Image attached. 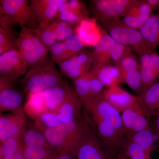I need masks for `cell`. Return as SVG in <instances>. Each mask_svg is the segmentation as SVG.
Segmentation results:
<instances>
[{
  "instance_id": "6da1fadb",
  "label": "cell",
  "mask_w": 159,
  "mask_h": 159,
  "mask_svg": "<svg viewBox=\"0 0 159 159\" xmlns=\"http://www.w3.org/2000/svg\"><path fill=\"white\" fill-rule=\"evenodd\" d=\"M62 74L47 57L43 62L29 69L20 83L26 95L43 93L65 82Z\"/></svg>"
},
{
  "instance_id": "7a4b0ae2",
  "label": "cell",
  "mask_w": 159,
  "mask_h": 159,
  "mask_svg": "<svg viewBox=\"0 0 159 159\" xmlns=\"http://www.w3.org/2000/svg\"><path fill=\"white\" fill-rule=\"evenodd\" d=\"M17 43L20 52L29 70L48 57L49 50L40 40L33 29L26 27L21 28Z\"/></svg>"
},
{
  "instance_id": "3957f363",
  "label": "cell",
  "mask_w": 159,
  "mask_h": 159,
  "mask_svg": "<svg viewBox=\"0 0 159 159\" xmlns=\"http://www.w3.org/2000/svg\"><path fill=\"white\" fill-rule=\"evenodd\" d=\"M76 149V159H114L104 143L86 121Z\"/></svg>"
},
{
  "instance_id": "277c9868",
  "label": "cell",
  "mask_w": 159,
  "mask_h": 159,
  "mask_svg": "<svg viewBox=\"0 0 159 159\" xmlns=\"http://www.w3.org/2000/svg\"><path fill=\"white\" fill-rule=\"evenodd\" d=\"M82 105L85 114L97 116L107 120L119 133L126 137L123 129L121 113L104 99L102 94L83 102Z\"/></svg>"
},
{
  "instance_id": "5b68a950",
  "label": "cell",
  "mask_w": 159,
  "mask_h": 159,
  "mask_svg": "<svg viewBox=\"0 0 159 159\" xmlns=\"http://www.w3.org/2000/svg\"><path fill=\"white\" fill-rule=\"evenodd\" d=\"M0 13L6 14L21 28L34 29L37 23L27 0H1Z\"/></svg>"
},
{
  "instance_id": "8992f818",
  "label": "cell",
  "mask_w": 159,
  "mask_h": 159,
  "mask_svg": "<svg viewBox=\"0 0 159 159\" xmlns=\"http://www.w3.org/2000/svg\"><path fill=\"white\" fill-rule=\"evenodd\" d=\"M17 79L0 77V112H17L24 110V96L22 91L15 86Z\"/></svg>"
},
{
  "instance_id": "52a82bcc",
  "label": "cell",
  "mask_w": 159,
  "mask_h": 159,
  "mask_svg": "<svg viewBox=\"0 0 159 159\" xmlns=\"http://www.w3.org/2000/svg\"><path fill=\"white\" fill-rule=\"evenodd\" d=\"M95 65L93 51L84 50L58 66L63 76L74 80L88 73Z\"/></svg>"
},
{
  "instance_id": "ba28073f",
  "label": "cell",
  "mask_w": 159,
  "mask_h": 159,
  "mask_svg": "<svg viewBox=\"0 0 159 159\" xmlns=\"http://www.w3.org/2000/svg\"><path fill=\"white\" fill-rule=\"evenodd\" d=\"M101 24L109 35L118 43L133 46V48L143 44L139 30L126 26L120 20L109 21Z\"/></svg>"
},
{
  "instance_id": "9c48e42d",
  "label": "cell",
  "mask_w": 159,
  "mask_h": 159,
  "mask_svg": "<svg viewBox=\"0 0 159 159\" xmlns=\"http://www.w3.org/2000/svg\"><path fill=\"white\" fill-rule=\"evenodd\" d=\"M27 123L24 111L5 115L1 114V144L9 139L21 137Z\"/></svg>"
},
{
  "instance_id": "30bf717a",
  "label": "cell",
  "mask_w": 159,
  "mask_h": 159,
  "mask_svg": "<svg viewBox=\"0 0 159 159\" xmlns=\"http://www.w3.org/2000/svg\"><path fill=\"white\" fill-rule=\"evenodd\" d=\"M123 129L126 138L145 129L149 126V117L140 103L121 113Z\"/></svg>"
},
{
  "instance_id": "8fae6325",
  "label": "cell",
  "mask_w": 159,
  "mask_h": 159,
  "mask_svg": "<svg viewBox=\"0 0 159 159\" xmlns=\"http://www.w3.org/2000/svg\"><path fill=\"white\" fill-rule=\"evenodd\" d=\"M27 65L18 50L6 52L0 55V77L18 79L27 71Z\"/></svg>"
},
{
  "instance_id": "7c38bea8",
  "label": "cell",
  "mask_w": 159,
  "mask_h": 159,
  "mask_svg": "<svg viewBox=\"0 0 159 159\" xmlns=\"http://www.w3.org/2000/svg\"><path fill=\"white\" fill-rule=\"evenodd\" d=\"M67 0H31L30 1L33 14L38 25L45 26L55 20L61 6Z\"/></svg>"
},
{
  "instance_id": "4fadbf2b",
  "label": "cell",
  "mask_w": 159,
  "mask_h": 159,
  "mask_svg": "<svg viewBox=\"0 0 159 159\" xmlns=\"http://www.w3.org/2000/svg\"><path fill=\"white\" fill-rule=\"evenodd\" d=\"M102 96L120 113L141 103L138 96L129 93L119 85L112 86L105 89L102 92Z\"/></svg>"
},
{
  "instance_id": "5bb4252c",
  "label": "cell",
  "mask_w": 159,
  "mask_h": 159,
  "mask_svg": "<svg viewBox=\"0 0 159 159\" xmlns=\"http://www.w3.org/2000/svg\"><path fill=\"white\" fill-rule=\"evenodd\" d=\"M153 10L144 1L136 0L128 13L122 18L121 21L124 25L133 29L139 30L150 17Z\"/></svg>"
},
{
  "instance_id": "9a60e30c",
  "label": "cell",
  "mask_w": 159,
  "mask_h": 159,
  "mask_svg": "<svg viewBox=\"0 0 159 159\" xmlns=\"http://www.w3.org/2000/svg\"><path fill=\"white\" fill-rule=\"evenodd\" d=\"M74 92L66 81L44 92V100L47 111H57Z\"/></svg>"
},
{
  "instance_id": "2e32d148",
  "label": "cell",
  "mask_w": 159,
  "mask_h": 159,
  "mask_svg": "<svg viewBox=\"0 0 159 159\" xmlns=\"http://www.w3.org/2000/svg\"><path fill=\"white\" fill-rule=\"evenodd\" d=\"M83 107L81 100L75 91L56 112L61 123H70L84 119L82 113Z\"/></svg>"
},
{
  "instance_id": "e0dca14e",
  "label": "cell",
  "mask_w": 159,
  "mask_h": 159,
  "mask_svg": "<svg viewBox=\"0 0 159 159\" xmlns=\"http://www.w3.org/2000/svg\"><path fill=\"white\" fill-rule=\"evenodd\" d=\"M133 49L136 52L139 59L143 93L157 82L158 78L154 73L151 66L150 49L148 48L144 44L136 46Z\"/></svg>"
},
{
  "instance_id": "ac0fdd59",
  "label": "cell",
  "mask_w": 159,
  "mask_h": 159,
  "mask_svg": "<svg viewBox=\"0 0 159 159\" xmlns=\"http://www.w3.org/2000/svg\"><path fill=\"white\" fill-rule=\"evenodd\" d=\"M93 18L87 19L77 26L76 34L84 45L95 47L101 39L103 29L100 28Z\"/></svg>"
},
{
  "instance_id": "d6986e66",
  "label": "cell",
  "mask_w": 159,
  "mask_h": 159,
  "mask_svg": "<svg viewBox=\"0 0 159 159\" xmlns=\"http://www.w3.org/2000/svg\"><path fill=\"white\" fill-rule=\"evenodd\" d=\"M90 71L106 88L112 86L119 85L123 83L119 69L116 66L111 63L95 65Z\"/></svg>"
},
{
  "instance_id": "ffe728a7",
  "label": "cell",
  "mask_w": 159,
  "mask_h": 159,
  "mask_svg": "<svg viewBox=\"0 0 159 159\" xmlns=\"http://www.w3.org/2000/svg\"><path fill=\"white\" fill-rule=\"evenodd\" d=\"M136 0H110L106 9L97 18L101 23L120 20L128 13Z\"/></svg>"
},
{
  "instance_id": "44dd1931",
  "label": "cell",
  "mask_w": 159,
  "mask_h": 159,
  "mask_svg": "<svg viewBox=\"0 0 159 159\" xmlns=\"http://www.w3.org/2000/svg\"><path fill=\"white\" fill-rule=\"evenodd\" d=\"M143 43L150 50L159 46V16L152 14L139 29Z\"/></svg>"
},
{
  "instance_id": "7402d4cb",
  "label": "cell",
  "mask_w": 159,
  "mask_h": 159,
  "mask_svg": "<svg viewBox=\"0 0 159 159\" xmlns=\"http://www.w3.org/2000/svg\"><path fill=\"white\" fill-rule=\"evenodd\" d=\"M21 139L23 145L27 147L32 148H51L43 133L38 128L34 122L33 123L27 122L22 134Z\"/></svg>"
},
{
  "instance_id": "603a6c76",
  "label": "cell",
  "mask_w": 159,
  "mask_h": 159,
  "mask_svg": "<svg viewBox=\"0 0 159 159\" xmlns=\"http://www.w3.org/2000/svg\"><path fill=\"white\" fill-rule=\"evenodd\" d=\"M145 112L148 116L159 114V81L138 96Z\"/></svg>"
},
{
  "instance_id": "cb8c5ba5",
  "label": "cell",
  "mask_w": 159,
  "mask_h": 159,
  "mask_svg": "<svg viewBox=\"0 0 159 159\" xmlns=\"http://www.w3.org/2000/svg\"><path fill=\"white\" fill-rule=\"evenodd\" d=\"M116 43L103 29L101 39L93 51L95 65L111 63V51Z\"/></svg>"
},
{
  "instance_id": "d4e9b609",
  "label": "cell",
  "mask_w": 159,
  "mask_h": 159,
  "mask_svg": "<svg viewBox=\"0 0 159 159\" xmlns=\"http://www.w3.org/2000/svg\"><path fill=\"white\" fill-rule=\"evenodd\" d=\"M24 110L25 113L34 121H36L41 115L47 112L44 100L43 92L27 95Z\"/></svg>"
},
{
  "instance_id": "484cf974",
  "label": "cell",
  "mask_w": 159,
  "mask_h": 159,
  "mask_svg": "<svg viewBox=\"0 0 159 159\" xmlns=\"http://www.w3.org/2000/svg\"><path fill=\"white\" fill-rule=\"evenodd\" d=\"M156 138L155 134L149 126L128 138L145 151L147 159H152L150 157V153Z\"/></svg>"
},
{
  "instance_id": "4316f807",
  "label": "cell",
  "mask_w": 159,
  "mask_h": 159,
  "mask_svg": "<svg viewBox=\"0 0 159 159\" xmlns=\"http://www.w3.org/2000/svg\"><path fill=\"white\" fill-rule=\"evenodd\" d=\"M57 41H64L72 35L76 34L77 25L54 20L51 23Z\"/></svg>"
},
{
  "instance_id": "83f0119b",
  "label": "cell",
  "mask_w": 159,
  "mask_h": 159,
  "mask_svg": "<svg viewBox=\"0 0 159 159\" xmlns=\"http://www.w3.org/2000/svg\"><path fill=\"white\" fill-rule=\"evenodd\" d=\"M120 153L129 159H147L145 151L128 138L122 143Z\"/></svg>"
},
{
  "instance_id": "f1b7e54d",
  "label": "cell",
  "mask_w": 159,
  "mask_h": 159,
  "mask_svg": "<svg viewBox=\"0 0 159 159\" xmlns=\"http://www.w3.org/2000/svg\"><path fill=\"white\" fill-rule=\"evenodd\" d=\"M21 137L9 139L1 144L0 155L2 159H14L15 154L23 146Z\"/></svg>"
},
{
  "instance_id": "f546056e",
  "label": "cell",
  "mask_w": 159,
  "mask_h": 159,
  "mask_svg": "<svg viewBox=\"0 0 159 159\" xmlns=\"http://www.w3.org/2000/svg\"><path fill=\"white\" fill-rule=\"evenodd\" d=\"M74 91L82 103L92 99L89 84V72L73 80Z\"/></svg>"
},
{
  "instance_id": "4dcf8cb0",
  "label": "cell",
  "mask_w": 159,
  "mask_h": 159,
  "mask_svg": "<svg viewBox=\"0 0 159 159\" xmlns=\"http://www.w3.org/2000/svg\"><path fill=\"white\" fill-rule=\"evenodd\" d=\"M123 83L126 84L139 96L142 93V75L140 70L127 72L122 75Z\"/></svg>"
},
{
  "instance_id": "1f68e13d",
  "label": "cell",
  "mask_w": 159,
  "mask_h": 159,
  "mask_svg": "<svg viewBox=\"0 0 159 159\" xmlns=\"http://www.w3.org/2000/svg\"><path fill=\"white\" fill-rule=\"evenodd\" d=\"M33 31L49 50L57 42L51 24L45 26L38 25L36 29H33Z\"/></svg>"
},
{
  "instance_id": "d6a6232c",
  "label": "cell",
  "mask_w": 159,
  "mask_h": 159,
  "mask_svg": "<svg viewBox=\"0 0 159 159\" xmlns=\"http://www.w3.org/2000/svg\"><path fill=\"white\" fill-rule=\"evenodd\" d=\"M34 123L39 129L55 128L61 123L56 112L44 113Z\"/></svg>"
},
{
  "instance_id": "836d02e7",
  "label": "cell",
  "mask_w": 159,
  "mask_h": 159,
  "mask_svg": "<svg viewBox=\"0 0 159 159\" xmlns=\"http://www.w3.org/2000/svg\"><path fill=\"white\" fill-rule=\"evenodd\" d=\"M12 50H18L17 38L0 29V54Z\"/></svg>"
},
{
  "instance_id": "e575fe53",
  "label": "cell",
  "mask_w": 159,
  "mask_h": 159,
  "mask_svg": "<svg viewBox=\"0 0 159 159\" xmlns=\"http://www.w3.org/2000/svg\"><path fill=\"white\" fill-rule=\"evenodd\" d=\"M116 66L122 75L127 72L140 70L139 58L132 52L126 54Z\"/></svg>"
},
{
  "instance_id": "d590c367",
  "label": "cell",
  "mask_w": 159,
  "mask_h": 159,
  "mask_svg": "<svg viewBox=\"0 0 159 159\" xmlns=\"http://www.w3.org/2000/svg\"><path fill=\"white\" fill-rule=\"evenodd\" d=\"M89 13H82L67 9L56 15L55 20L64 21L78 25L81 22L89 18Z\"/></svg>"
},
{
  "instance_id": "8d00e7d4",
  "label": "cell",
  "mask_w": 159,
  "mask_h": 159,
  "mask_svg": "<svg viewBox=\"0 0 159 159\" xmlns=\"http://www.w3.org/2000/svg\"><path fill=\"white\" fill-rule=\"evenodd\" d=\"M64 43L70 58L85 50L86 46L77 34L64 41Z\"/></svg>"
},
{
  "instance_id": "74e56055",
  "label": "cell",
  "mask_w": 159,
  "mask_h": 159,
  "mask_svg": "<svg viewBox=\"0 0 159 159\" xmlns=\"http://www.w3.org/2000/svg\"><path fill=\"white\" fill-rule=\"evenodd\" d=\"M49 51L51 60L58 65L70 58L64 41H57L51 47Z\"/></svg>"
},
{
  "instance_id": "f35d334b",
  "label": "cell",
  "mask_w": 159,
  "mask_h": 159,
  "mask_svg": "<svg viewBox=\"0 0 159 159\" xmlns=\"http://www.w3.org/2000/svg\"><path fill=\"white\" fill-rule=\"evenodd\" d=\"M131 52L132 49L129 46L123 45L116 43L111 51V63L116 65L124 56Z\"/></svg>"
},
{
  "instance_id": "ab89813d",
  "label": "cell",
  "mask_w": 159,
  "mask_h": 159,
  "mask_svg": "<svg viewBox=\"0 0 159 159\" xmlns=\"http://www.w3.org/2000/svg\"><path fill=\"white\" fill-rule=\"evenodd\" d=\"M89 84L92 98L101 95L104 90V86L91 71L89 72Z\"/></svg>"
},
{
  "instance_id": "60d3db41",
  "label": "cell",
  "mask_w": 159,
  "mask_h": 159,
  "mask_svg": "<svg viewBox=\"0 0 159 159\" xmlns=\"http://www.w3.org/2000/svg\"><path fill=\"white\" fill-rule=\"evenodd\" d=\"M14 23L6 14L0 13V29L15 36V29Z\"/></svg>"
},
{
  "instance_id": "b9f144b4",
  "label": "cell",
  "mask_w": 159,
  "mask_h": 159,
  "mask_svg": "<svg viewBox=\"0 0 159 159\" xmlns=\"http://www.w3.org/2000/svg\"><path fill=\"white\" fill-rule=\"evenodd\" d=\"M69 9L82 13H89L87 7L84 2L79 0H68Z\"/></svg>"
},
{
  "instance_id": "7bdbcfd3",
  "label": "cell",
  "mask_w": 159,
  "mask_h": 159,
  "mask_svg": "<svg viewBox=\"0 0 159 159\" xmlns=\"http://www.w3.org/2000/svg\"><path fill=\"white\" fill-rule=\"evenodd\" d=\"M151 66L158 78H159V54L155 50H151L150 53Z\"/></svg>"
},
{
  "instance_id": "ee69618b",
  "label": "cell",
  "mask_w": 159,
  "mask_h": 159,
  "mask_svg": "<svg viewBox=\"0 0 159 159\" xmlns=\"http://www.w3.org/2000/svg\"><path fill=\"white\" fill-rule=\"evenodd\" d=\"M53 159H76L75 155L72 152L57 153Z\"/></svg>"
},
{
  "instance_id": "f6af8a7d",
  "label": "cell",
  "mask_w": 159,
  "mask_h": 159,
  "mask_svg": "<svg viewBox=\"0 0 159 159\" xmlns=\"http://www.w3.org/2000/svg\"><path fill=\"white\" fill-rule=\"evenodd\" d=\"M146 2L153 10H159V0H146Z\"/></svg>"
},
{
  "instance_id": "bcb514c9",
  "label": "cell",
  "mask_w": 159,
  "mask_h": 159,
  "mask_svg": "<svg viewBox=\"0 0 159 159\" xmlns=\"http://www.w3.org/2000/svg\"><path fill=\"white\" fill-rule=\"evenodd\" d=\"M154 132L157 139L159 145V114L157 116L156 121L155 125Z\"/></svg>"
},
{
  "instance_id": "7dc6e473",
  "label": "cell",
  "mask_w": 159,
  "mask_h": 159,
  "mask_svg": "<svg viewBox=\"0 0 159 159\" xmlns=\"http://www.w3.org/2000/svg\"><path fill=\"white\" fill-rule=\"evenodd\" d=\"M23 147L24 145L17 151V152L15 154L14 159H25L23 154Z\"/></svg>"
},
{
  "instance_id": "c3c4849f",
  "label": "cell",
  "mask_w": 159,
  "mask_h": 159,
  "mask_svg": "<svg viewBox=\"0 0 159 159\" xmlns=\"http://www.w3.org/2000/svg\"><path fill=\"white\" fill-rule=\"evenodd\" d=\"M115 159H129L128 158L124 156L122 153H119L117 155Z\"/></svg>"
},
{
  "instance_id": "681fc988",
  "label": "cell",
  "mask_w": 159,
  "mask_h": 159,
  "mask_svg": "<svg viewBox=\"0 0 159 159\" xmlns=\"http://www.w3.org/2000/svg\"><path fill=\"white\" fill-rule=\"evenodd\" d=\"M158 15L159 16V14Z\"/></svg>"
},
{
  "instance_id": "f907efd6",
  "label": "cell",
  "mask_w": 159,
  "mask_h": 159,
  "mask_svg": "<svg viewBox=\"0 0 159 159\" xmlns=\"http://www.w3.org/2000/svg\"><path fill=\"white\" fill-rule=\"evenodd\" d=\"M0 159H2L0 158Z\"/></svg>"
}]
</instances>
